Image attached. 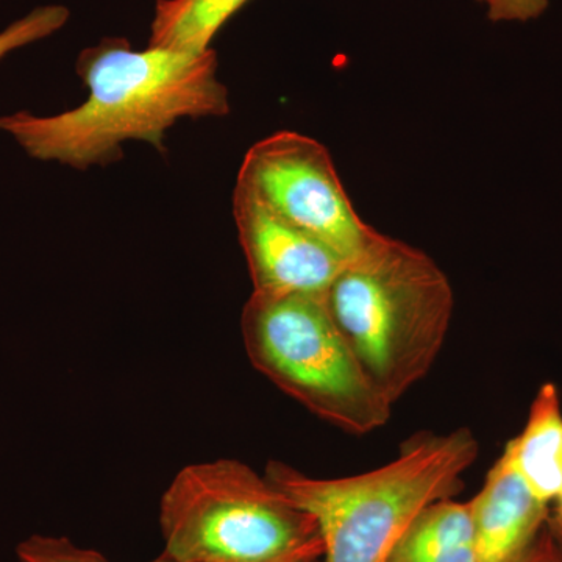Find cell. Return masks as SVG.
<instances>
[{
	"label": "cell",
	"instance_id": "obj_1",
	"mask_svg": "<svg viewBox=\"0 0 562 562\" xmlns=\"http://www.w3.org/2000/svg\"><path fill=\"white\" fill-rule=\"evenodd\" d=\"M76 70L90 90L77 109L54 116L29 111L0 116V132L35 160L85 171L122 160L127 140H144L165 154L166 132L177 122L231 113L213 49L135 50L127 40L103 38L80 52Z\"/></svg>",
	"mask_w": 562,
	"mask_h": 562
},
{
	"label": "cell",
	"instance_id": "obj_2",
	"mask_svg": "<svg viewBox=\"0 0 562 562\" xmlns=\"http://www.w3.org/2000/svg\"><path fill=\"white\" fill-rule=\"evenodd\" d=\"M480 453L469 428L420 432L382 468L316 479L271 461L265 476L312 514L324 542V562H387L422 509L453 498Z\"/></svg>",
	"mask_w": 562,
	"mask_h": 562
},
{
	"label": "cell",
	"instance_id": "obj_3",
	"mask_svg": "<svg viewBox=\"0 0 562 562\" xmlns=\"http://www.w3.org/2000/svg\"><path fill=\"white\" fill-rule=\"evenodd\" d=\"M369 379L394 405L431 371L452 324L449 277L430 255L383 235L325 294Z\"/></svg>",
	"mask_w": 562,
	"mask_h": 562
},
{
	"label": "cell",
	"instance_id": "obj_4",
	"mask_svg": "<svg viewBox=\"0 0 562 562\" xmlns=\"http://www.w3.org/2000/svg\"><path fill=\"white\" fill-rule=\"evenodd\" d=\"M165 553L177 562H312L316 519L241 461L181 469L160 502Z\"/></svg>",
	"mask_w": 562,
	"mask_h": 562
},
{
	"label": "cell",
	"instance_id": "obj_5",
	"mask_svg": "<svg viewBox=\"0 0 562 562\" xmlns=\"http://www.w3.org/2000/svg\"><path fill=\"white\" fill-rule=\"evenodd\" d=\"M241 330L254 368L314 416L355 436L390 422L394 405L369 379L325 295L251 292Z\"/></svg>",
	"mask_w": 562,
	"mask_h": 562
},
{
	"label": "cell",
	"instance_id": "obj_6",
	"mask_svg": "<svg viewBox=\"0 0 562 562\" xmlns=\"http://www.w3.org/2000/svg\"><path fill=\"white\" fill-rule=\"evenodd\" d=\"M235 188L327 244L347 262L383 236L358 216L327 147L301 133L277 132L255 143L244 157Z\"/></svg>",
	"mask_w": 562,
	"mask_h": 562
},
{
	"label": "cell",
	"instance_id": "obj_7",
	"mask_svg": "<svg viewBox=\"0 0 562 562\" xmlns=\"http://www.w3.org/2000/svg\"><path fill=\"white\" fill-rule=\"evenodd\" d=\"M233 216L254 292L325 295L347 261L238 188Z\"/></svg>",
	"mask_w": 562,
	"mask_h": 562
},
{
	"label": "cell",
	"instance_id": "obj_8",
	"mask_svg": "<svg viewBox=\"0 0 562 562\" xmlns=\"http://www.w3.org/2000/svg\"><path fill=\"white\" fill-rule=\"evenodd\" d=\"M469 508L479 562L519 560L550 517L549 505L532 494L505 454L492 465Z\"/></svg>",
	"mask_w": 562,
	"mask_h": 562
},
{
	"label": "cell",
	"instance_id": "obj_9",
	"mask_svg": "<svg viewBox=\"0 0 562 562\" xmlns=\"http://www.w3.org/2000/svg\"><path fill=\"white\" fill-rule=\"evenodd\" d=\"M532 494L549 505L562 490V406L553 383L542 384L522 432L503 452Z\"/></svg>",
	"mask_w": 562,
	"mask_h": 562
},
{
	"label": "cell",
	"instance_id": "obj_10",
	"mask_svg": "<svg viewBox=\"0 0 562 562\" xmlns=\"http://www.w3.org/2000/svg\"><path fill=\"white\" fill-rule=\"evenodd\" d=\"M249 0H157L149 46L201 54Z\"/></svg>",
	"mask_w": 562,
	"mask_h": 562
},
{
	"label": "cell",
	"instance_id": "obj_11",
	"mask_svg": "<svg viewBox=\"0 0 562 562\" xmlns=\"http://www.w3.org/2000/svg\"><path fill=\"white\" fill-rule=\"evenodd\" d=\"M472 543L469 502L443 498L417 514L387 562H430Z\"/></svg>",
	"mask_w": 562,
	"mask_h": 562
},
{
	"label": "cell",
	"instance_id": "obj_12",
	"mask_svg": "<svg viewBox=\"0 0 562 562\" xmlns=\"http://www.w3.org/2000/svg\"><path fill=\"white\" fill-rule=\"evenodd\" d=\"M69 16L68 7L63 5H44L29 11L21 20L0 32V60L11 52L61 31Z\"/></svg>",
	"mask_w": 562,
	"mask_h": 562
},
{
	"label": "cell",
	"instance_id": "obj_13",
	"mask_svg": "<svg viewBox=\"0 0 562 562\" xmlns=\"http://www.w3.org/2000/svg\"><path fill=\"white\" fill-rule=\"evenodd\" d=\"M20 562H110L102 553L91 549H81L68 538L58 536L33 535L16 547ZM149 562H177L162 553Z\"/></svg>",
	"mask_w": 562,
	"mask_h": 562
},
{
	"label": "cell",
	"instance_id": "obj_14",
	"mask_svg": "<svg viewBox=\"0 0 562 562\" xmlns=\"http://www.w3.org/2000/svg\"><path fill=\"white\" fill-rule=\"evenodd\" d=\"M483 3L492 22H527L541 16L549 0H475Z\"/></svg>",
	"mask_w": 562,
	"mask_h": 562
},
{
	"label": "cell",
	"instance_id": "obj_15",
	"mask_svg": "<svg viewBox=\"0 0 562 562\" xmlns=\"http://www.w3.org/2000/svg\"><path fill=\"white\" fill-rule=\"evenodd\" d=\"M514 562H562V546L550 531L549 525H546L530 549Z\"/></svg>",
	"mask_w": 562,
	"mask_h": 562
},
{
	"label": "cell",
	"instance_id": "obj_16",
	"mask_svg": "<svg viewBox=\"0 0 562 562\" xmlns=\"http://www.w3.org/2000/svg\"><path fill=\"white\" fill-rule=\"evenodd\" d=\"M549 525L550 531L553 532L554 538H557V541L561 543L562 546V520L560 517L557 516H550L549 517Z\"/></svg>",
	"mask_w": 562,
	"mask_h": 562
},
{
	"label": "cell",
	"instance_id": "obj_17",
	"mask_svg": "<svg viewBox=\"0 0 562 562\" xmlns=\"http://www.w3.org/2000/svg\"><path fill=\"white\" fill-rule=\"evenodd\" d=\"M557 502H558V509H557V514H554V516L560 517V519L562 520V490L560 492V495H558Z\"/></svg>",
	"mask_w": 562,
	"mask_h": 562
},
{
	"label": "cell",
	"instance_id": "obj_18",
	"mask_svg": "<svg viewBox=\"0 0 562 562\" xmlns=\"http://www.w3.org/2000/svg\"><path fill=\"white\" fill-rule=\"evenodd\" d=\"M312 562H321V561H312Z\"/></svg>",
	"mask_w": 562,
	"mask_h": 562
}]
</instances>
